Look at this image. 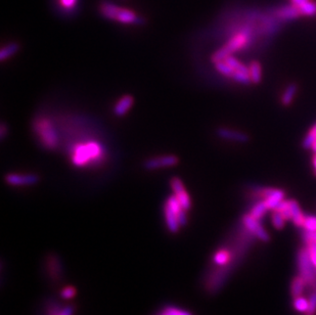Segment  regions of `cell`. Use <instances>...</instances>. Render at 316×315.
Returning a JSON list of instances; mask_svg holds the SVG:
<instances>
[{
  "label": "cell",
  "mask_w": 316,
  "mask_h": 315,
  "mask_svg": "<svg viewBox=\"0 0 316 315\" xmlns=\"http://www.w3.org/2000/svg\"><path fill=\"white\" fill-rule=\"evenodd\" d=\"M133 96L132 95H124L123 97L120 98V100L116 103V106L114 108V114L117 117H123L126 115V113L131 109L133 106Z\"/></svg>",
  "instance_id": "cell-12"
},
{
  "label": "cell",
  "mask_w": 316,
  "mask_h": 315,
  "mask_svg": "<svg viewBox=\"0 0 316 315\" xmlns=\"http://www.w3.org/2000/svg\"><path fill=\"white\" fill-rule=\"evenodd\" d=\"M297 265H298L299 275H301L305 279L307 287L315 290L316 289V271L310 260L306 247L301 248L298 251Z\"/></svg>",
  "instance_id": "cell-5"
},
{
  "label": "cell",
  "mask_w": 316,
  "mask_h": 315,
  "mask_svg": "<svg viewBox=\"0 0 316 315\" xmlns=\"http://www.w3.org/2000/svg\"><path fill=\"white\" fill-rule=\"evenodd\" d=\"M297 10L301 14V17H316V0H309V2L297 8Z\"/></svg>",
  "instance_id": "cell-19"
},
{
  "label": "cell",
  "mask_w": 316,
  "mask_h": 315,
  "mask_svg": "<svg viewBox=\"0 0 316 315\" xmlns=\"http://www.w3.org/2000/svg\"><path fill=\"white\" fill-rule=\"evenodd\" d=\"M308 315H309V314H308Z\"/></svg>",
  "instance_id": "cell-37"
},
{
  "label": "cell",
  "mask_w": 316,
  "mask_h": 315,
  "mask_svg": "<svg viewBox=\"0 0 316 315\" xmlns=\"http://www.w3.org/2000/svg\"><path fill=\"white\" fill-rule=\"evenodd\" d=\"M159 315H166V314H165V313H163V312H161Z\"/></svg>",
  "instance_id": "cell-36"
},
{
  "label": "cell",
  "mask_w": 316,
  "mask_h": 315,
  "mask_svg": "<svg viewBox=\"0 0 316 315\" xmlns=\"http://www.w3.org/2000/svg\"><path fill=\"white\" fill-rule=\"evenodd\" d=\"M293 306H294L295 310H297L299 312H308L309 300H307L303 296L295 298L293 301Z\"/></svg>",
  "instance_id": "cell-23"
},
{
  "label": "cell",
  "mask_w": 316,
  "mask_h": 315,
  "mask_svg": "<svg viewBox=\"0 0 316 315\" xmlns=\"http://www.w3.org/2000/svg\"><path fill=\"white\" fill-rule=\"evenodd\" d=\"M312 165H313L314 174L316 175V153H314V156H313V158H312Z\"/></svg>",
  "instance_id": "cell-35"
},
{
  "label": "cell",
  "mask_w": 316,
  "mask_h": 315,
  "mask_svg": "<svg viewBox=\"0 0 316 315\" xmlns=\"http://www.w3.org/2000/svg\"><path fill=\"white\" fill-rule=\"evenodd\" d=\"M76 295V290L74 287H66L63 289L62 293H61V296L63 299H66V300H69V299H72L74 298Z\"/></svg>",
  "instance_id": "cell-29"
},
{
  "label": "cell",
  "mask_w": 316,
  "mask_h": 315,
  "mask_svg": "<svg viewBox=\"0 0 316 315\" xmlns=\"http://www.w3.org/2000/svg\"><path fill=\"white\" fill-rule=\"evenodd\" d=\"M0 135H2V138L5 139L6 135H7V126L6 123L2 124V129H0Z\"/></svg>",
  "instance_id": "cell-34"
},
{
  "label": "cell",
  "mask_w": 316,
  "mask_h": 315,
  "mask_svg": "<svg viewBox=\"0 0 316 315\" xmlns=\"http://www.w3.org/2000/svg\"><path fill=\"white\" fill-rule=\"evenodd\" d=\"M303 240L305 243H316V232L313 233L304 232Z\"/></svg>",
  "instance_id": "cell-33"
},
{
  "label": "cell",
  "mask_w": 316,
  "mask_h": 315,
  "mask_svg": "<svg viewBox=\"0 0 316 315\" xmlns=\"http://www.w3.org/2000/svg\"><path fill=\"white\" fill-rule=\"evenodd\" d=\"M103 157L101 145L95 140L78 144L72 149V163L76 167H84L91 162H98Z\"/></svg>",
  "instance_id": "cell-1"
},
{
  "label": "cell",
  "mask_w": 316,
  "mask_h": 315,
  "mask_svg": "<svg viewBox=\"0 0 316 315\" xmlns=\"http://www.w3.org/2000/svg\"><path fill=\"white\" fill-rule=\"evenodd\" d=\"M269 211V209L267 208L264 199H259L250 210V215L252 217H254L257 220H261L262 218H264V216L266 215V213Z\"/></svg>",
  "instance_id": "cell-17"
},
{
  "label": "cell",
  "mask_w": 316,
  "mask_h": 315,
  "mask_svg": "<svg viewBox=\"0 0 316 315\" xmlns=\"http://www.w3.org/2000/svg\"><path fill=\"white\" fill-rule=\"evenodd\" d=\"M215 65V69L223 76L225 77H229V78H233L234 74L236 73V71L224 61H220V62H217V63H214Z\"/></svg>",
  "instance_id": "cell-22"
},
{
  "label": "cell",
  "mask_w": 316,
  "mask_h": 315,
  "mask_svg": "<svg viewBox=\"0 0 316 315\" xmlns=\"http://www.w3.org/2000/svg\"><path fill=\"white\" fill-rule=\"evenodd\" d=\"M316 312V289L312 292L309 298V309H308V314L312 315Z\"/></svg>",
  "instance_id": "cell-30"
},
{
  "label": "cell",
  "mask_w": 316,
  "mask_h": 315,
  "mask_svg": "<svg viewBox=\"0 0 316 315\" xmlns=\"http://www.w3.org/2000/svg\"><path fill=\"white\" fill-rule=\"evenodd\" d=\"M252 33L253 32L250 27L242 28L238 33L234 34L227 43H225L212 55L211 61L213 63L224 61L227 56L233 55L241 49H244L250 43L252 39Z\"/></svg>",
  "instance_id": "cell-2"
},
{
  "label": "cell",
  "mask_w": 316,
  "mask_h": 315,
  "mask_svg": "<svg viewBox=\"0 0 316 315\" xmlns=\"http://www.w3.org/2000/svg\"><path fill=\"white\" fill-rule=\"evenodd\" d=\"M217 134L224 139H229V140H235V141H240V142H246L248 140V137L245 133L232 130V129H227V128L218 129Z\"/></svg>",
  "instance_id": "cell-14"
},
{
  "label": "cell",
  "mask_w": 316,
  "mask_h": 315,
  "mask_svg": "<svg viewBox=\"0 0 316 315\" xmlns=\"http://www.w3.org/2000/svg\"><path fill=\"white\" fill-rule=\"evenodd\" d=\"M233 259V254L229 249L227 248H222L219 249L213 257V262L218 265V266H224L227 265Z\"/></svg>",
  "instance_id": "cell-16"
},
{
  "label": "cell",
  "mask_w": 316,
  "mask_h": 315,
  "mask_svg": "<svg viewBox=\"0 0 316 315\" xmlns=\"http://www.w3.org/2000/svg\"><path fill=\"white\" fill-rule=\"evenodd\" d=\"M308 288L305 279L301 275H297L293 278L291 283V295L293 299L303 296L305 289Z\"/></svg>",
  "instance_id": "cell-15"
},
{
  "label": "cell",
  "mask_w": 316,
  "mask_h": 315,
  "mask_svg": "<svg viewBox=\"0 0 316 315\" xmlns=\"http://www.w3.org/2000/svg\"><path fill=\"white\" fill-rule=\"evenodd\" d=\"M60 4L65 10L72 11L76 7L77 0H60Z\"/></svg>",
  "instance_id": "cell-31"
},
{
  "label": "cell",
  "mask_w": 316,
  "mask_h": 315,
  "mask_svg": "<svg viewBox=\"0 0 316 315\" xmlns=\"http://www.w3.org/2000/svg\"><path fill=\"white\" fill-rule=\"evenodd\" d=\"M164 213H165L166 224H167L169 231L173 234L177 233L181 225L178 221L177 215L172 211V209L167 204H165V206H164Z\"/></svg>",
  "instance_id": "cell-13"
},
{
  "label": "cell",
  "mask_w": 316,
  "mask_h": 315,
  "mask_svg": "<svg viewBox=\"0 0 316 315\" xmlns=\"http://www.w3.org/2000/svg\"><path fill=\"white\" fill-rule=\"evenodd\" d=\"M256 196L259 199H264L267 208L271 211L284 199L285 192L280 188L262 187L256 190Z\"/></svg>",
  "instance_id": "cell-6"
},
{
  "label": "cell",
  "mask_w": 316,
  "mask_h": 315,
  "mask_svg": "<svg viewBox=\"0 0 316 315\" xmlns=\"http://www.w3.org/2000/svg\"><path fill=\"white\" fill-rule=\"evenodd\" d=\"M74 313V308L69 306V307H66L64 309H58L55 311H53L51 313V315H73Z\"/></svg>",
  "instance_id": "cell-32"
},
{
  "label": "cell",
  "mask_w": 316,
  "mask_h": 315,
  "mask_svg": "<svg viewBox=\"0 0 316 315\" xmlns=\"http://www.w3.org/2000/svg\"><path fill=\"white\" fill-rule=\"evenodd\" d=\"M316 141V123L310 128V130L308 131V133L306 134V136L303 139V147L306 150H310L312 144Z\"/></svg>",
  "instance_id": "cell-24"
},
{
  "label": "cell",
  "mask_w": 316,
  "mask_h": 315,
  "mask_svg": "<svg viewBox=\"0 0 316 315\" xmlns=\"http://www.w3.org/2000/svg\"><path fill=\"white\" fill-rule=\"evenodd\" d=\"M273 14H274V17L277 18L278 21H281V22L294 21L301 17V14L297 10V8L293 6L291 3L290 5L278 7L276 10H274Z\"/></svg>",
  "instance_id": "cell-11"
},
{
  "label": "cell",
  "mask_w": 316,
  "mask_h": 315,
  "mask_svg": "<svg viewBox=\"0 0 316 315\" xmlns=\"http://www.w3.org/2000/svg\"><path fill=\"white\" fill-rule=\"evenodd\" d=\"M297 90H298L297 85L294 83L286 86V88L284 89V91L280 97V101L283 106H290V104L293 102L295 95L297 93Z\"/></svg>",
  "instance_id": "cell-20"
},
{
  "label": "cell",
  "mask_w": 316,
  "mask_h": 315,
  "mask_svg": "<svg viewBox=\"0 0 316 315\" xmlns=\"http://www.w3.org/2000/svg\"><path fill=\"white\" fill-rule=\"evenodd\" d=\"M100 14L109 20L117 21L119 23L125 24V25H131V24H137L139 23V18L133 13L132 11H129L127 9L119 8L118 6L105 2L102 3L100 6Z\"/></svg>",
  "instance_id": "cell-4"
},
{
  "label": "cell",
  "mask_w": 316,
  "mask_h": 315,
  "mask_svg": "<svg viewBox=\"0 0 316 315\" xmlns=\"http://www.w3.org/2000/svg\"><path fill=\"white\" fill-rule=\"evenodd\" d=\"M249 67V73L252 83L258 84L261 82L262 79V67L261 64L258 61H252L250 63Z\"/></svg>",
  "instance_id": "cell-18"
},
{
  "label": "cell",
  "mask_w": 316,
  "mask_h": 315,
  "mask_svg": "<svg viewBox=\"0 0 316 315\" xmlns=\"http://www.w3.org/2000/svg\"><path fill=\"white\" fill-rule=\"evenodd\" d=\"M310 260L316 271V243H305Z\"/></svg>",
  "instance_id": "cell-28"
},
{
  "label": "cell",
  "mask_w": 316,
  "mask_h": 315,
  "mask_svg": "<svg viewBox=\"0 0 316 315\" xmlns=\"http://www.w3.org/2000/svg\"><path fill=\"white\" fill-rule=\"evenodd\" d=\"M33 129L45 149L55 150L58 148V130L49 118L44 116L36 118L33 123Z\"/></svg>",
  "instance_id": "cell-3"
},
{
  "label": "cell",
  "mask_w": 316,
  "mask_h": 315,
  "mask_svg": "<svg viewBox=\"0 0 316 315\" xmlns=\"http://www.w3.org/2000/svg\"><path fill=\"white\" fill-rule=\"evenodd\" d=\"M285 221L286 220L284 219V217L279 212L273 210L272 214H271V222L276 230H282L285 225Z\"/></svg>",
  "instance_id": "cell-25"
},
{
  "label": "cell",
  "mask_w": 316,
  "mask_h": 315,
  "mask_svg": "<svg viewBox=\"0 0 316 315\" xmlns=\"http://www.w3.org/2000/svg\"><path fill=\"white\" fill-rule=\"evenodd\" d=\"M243 225L245 227V230L250 233L252 236L256 237L257 239H259L262 242H268L270 240L269 235L267 234V232L262 227V225L260 224L259 220L255 219L254 217H252L250 214H245L243 216L242 219Z\"/></svg>",
  "instance_id": "cell-7"
},
{
  "label": "cell",
  "mask_w": 316,
  "mask_h": 315,
  "mask_svg": "<svg viewBox=\"0 0 316 315\" xmlns=\"http://www.w3.org/2000/svg\"><path fill=\"white\" fill-rule=\"evenodd\" d=\"M162 312L165 313L166 315H192L189 311H186V310H183V309H179V308H176V307H172V306L166 307Z\"/></svg>",
  "instance_id": "cell-27"
},
{
  "label": "cell",
  "mask_w": 316,
  "mask_h": 315,
  "mask_svg": "<svg viewBox=\"0 0 316 315\" xmlns=\"http://www.w3.org/2000/svg\"><path fill=\"white\" fill-rule=\"evenodd\" d=\"M5 180L12 186H30L39 182V176L36 174L10 173L6 175Z\"/></svg>",
  "instance_id": "cell-10"
},
{
  "label": "cell",
  "mask_w": 316,
  "mask_h": 315,
  "mask_svg": "<svg viewBox=\"0 0 316 315\" xmlns=\"http://www.w3.org/2000/svg\"><path fill=\"white\" fill-rule=\"evenodd\" d=\"M170 185L174 191V195L178 198L183 209L185 210V211H188V210L191 208V201H190L189 194L187 193L182 183V180L179 177H173L170 180Z\"/></svg>",
  "instance_id": "cell-9"
},
{
  "label": "cell",
  "mask_w": 316,
  "mask_h": 315,
  "mask_svg": "<svg viewBox=\"0 0 316 315\" xmlns=\"http://www.w3.org/2000/svg\"><path fill=\"white\" fill-rule=\"evenodd\" d=\"M303 230L305 232H309V233L316 232V216L306 215L304 225H303Z\"/></svg>",
  "instance_id": "cell-26"
},
{
  "label": "cell",
  "mask_w": 316,
  "mask_h": 315,
  "mask_svg": "<svg viewBox=\"0 0 316 315\" xmlns=\"http://www.w3.org/2000/svg\"><path fill=\"white\" fill-rule=\"evenodd\" d=\"M179 163V159L175 155H165L156 158H151L147 160L143 164L145 169L147 170H158L162 168H170L174 167Z\"/></svg>",
  "instance_id": "cell-8"
},
{
  "label": "cell",
  "mask_w": 316,
  "mask_h": 315,
  "mask_svg": "<svg viewBox=\"0 0 316 315\" xmlns=\"http://www.w3.org/2000/svg\"><path fill=\"white\" fill-rule=\"evenodd\" d=\"M19 49H20V45L16 42L7 44L6 46L2 48V51H0V60H2V62H5L6 60L16 54L19 51Z\"/></svg>",
  "instance_id": "cell-21"
}]
</instances>
